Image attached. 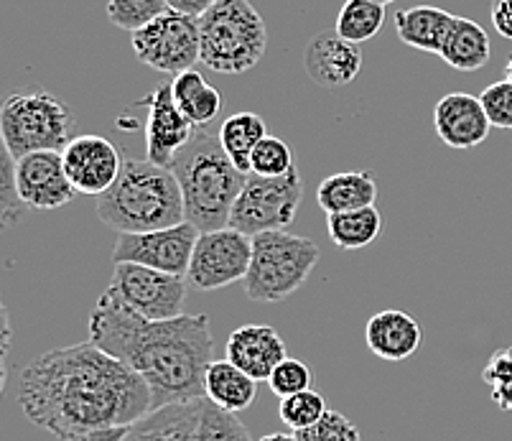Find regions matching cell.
Returning <instances> with one entry per match:
<instances>
[{"instance_id": "6da1fadb", "label": "cell", "mask_w": 512, "mask_h": 441, "mask_svg": "<svg viewBox=\"0 0 512 441\" xmlns=\"http://www.w3.org/2000/svg\"><path fill=\"white\" fill-rule=\"evenodd\" d=\"M26 419L59 441H87L153 411L146 380L90 340L44 352L18 375Z\"/></svg>"}, {"instance_id": "7a4b0ae2", "label": "cell", "mask_w": 512, "mask_h": 441, "mask_svg": "<svg viewBox=\"0 0 512 441\" xmlns=\"http://www.w3.org/2000/svg\"><path fill=\"white\" fill-rule=\"evenodd\" d=\"M90 342L118 357L151 388L153 411L204 398V375L214 360L207 314L151 322L120 301L110 286L90 314Z\"/></svg>"}, {"instance_id": "3957f363", "label": "cell", "mask_w": 512, "mask_h": 441, "mask_svg": "<svg viewBox=\"0 0 512 441\" xmlns=\"http://www.w3.org/2000/svg\"><path fill=\"white\" fill-rule=\"evenodd\" d=\"M97 217L118 235H141L186 222L174 169L148 159H125L118 181L97 197Z\"/></svg>"}, {"instance_id": "277c9868", "label": "cell", "mask_w": 512, "mask_h": 441, "mask_svg": "<svg viewBox=\"0 0 512 441\" xmlns=\"http://www.w3.org/2000/svg\"><path fill=\"white\" fill-rule=\"evenodd\" d=\"M171 169L184 194L186 222H192L199 232L230 227L232 207L248 181V174L232 164L217 133L197 128Z\"/></svg>"}, {"instance_id": "5b68a950", "label": "cell", "mask_w": 512, "mask_h": 441, "mask_svg": "<svg viewBox=\"0 0 512 441\" xmlns=\"http://www.w3.org/2000/svg\"><path fill=\"white\" fill-rule=\"evenodd\" d=\"M204 67L220 74H245L263 59L268 29L250 0H217L199 16Z\"/></svg>"}, {"instance_id": "8992f818", "label": "cell", "mask_w": 512, "mask_h": 441, "mask_svg": "<svg viewBox=\"0 0 512 441\" xmlns=\"http://www.w3.org/2000/svg\"><path fill=\"white\" fill-rule=\"evenodd\" d=\"M319 245L288 230L263 232L253 238V261L245 276V296L258 304L288 299L309 281L319 263Z\"/></svg>"}, {"instance_id": "52a82bcc", "label": "cell", "mask_w": 512, "mask_h": 441, "mask_svg": "<svg viewBox=\"0 0 512 441\" xmlns=\"http://www.w3.org/2000/svg\"><path fill=\"white\" fill-rule=\"evenodd\" d=\"M74 113L44 90L13 92L0 110V136L13 159L34 151H64L72 141Z\"/></svg>"}, {"instance_id": "ba28073f", "label": "cell", "mask_w": 512, "mask_h": 441, "mask_svg": "<svg viewBox=\"0 0 512 441\" xmlns=\"http://www.w3.org/2000/svg\"><path fill=\"white\" fill-rule=\"evenodd\" d=\"M301 197H304V181H301L299 169L278 179L248 174V181L232 207L230 227L248 238L263 235V232L288 230L296 220Z\"/></svg>"}, {"instance_id": "9c48e42d", "label": "cell", "mask_w": 512, "mask_h": 441, "mask_svg": "<svg viewBox=\"0 0 512 441\" xmlns=\"http://www.w3.org/2000/svg\"><path fill=\"white\" fill-rule=\"evenodd\" d=\"M136 59L161 74H181L202 62V36L199 18L179 11H166L164 16L136 31L133 39Z\"/></svg>"}, {"instance_id": "30bf717a", "label": "cell", "mask_w": 512, "mask_h": 441, "mask_svg": "<svg viewBox=\"0 0 512 441\" xmlns=\"http://www.w3.org/2000/svg\"><path fill=\"white\" fill-rule=\"evenodd\" d=\"M186 286L189 281L184 276L138 266V263H115L113 281H110V289L120 296V301L151 322H164L184 314Z\"/></svg>"}, {"instance_id": "8fae6325", "label": "cell", "mask_w": 512, "mask_h": 441, "mask_svg": "<svg viewBox=\"0 0 512 441\" xmlns=\"http://www.w3.org/2000/svg\"><path fill=\"white\" fill-rule=\"evenodd\" d=\"M253 261V238L242 235L235 227L202 232L186 273L189 286L197 291H217L245 281Z\"/></svg>"}, {"instance_id": "7c38bea8", "label": "cell", "mask_w": 512, "mask_h": 441, "mask_svg": "<svg viewBox=\"0 0 512 441\" xmlns=\"http://www.w3.org/2000/svg\"><path fill=\"white\" fill-rule=\"evenodd\" d=\"M199 235L202 232L192 222H181L166 230L141 232V235H120L113 248V261L138 263V266L186 278Z\"/></svg>"}, {"instance_id": "4fadbf2b", "label": "cell", "mask_w": 512, "mask_h": 441, "mask_svg": "<svg viewBox=\"0 0 512 441\" xmlns=\"http://www.w3.org/2000/svg\"><path fill=\"white\" fill-rule=\"evenodd\" d=\"M138 105L148 110L146 115V159L158 166H174L176 156L189 146L197 133V125L186 118L174 102L169 82L153 87L151 95Z\"/></svg>"}, {"instance_id": "5bb4252c", "label": "cell", "mask_w": 512, "mask_h": 441, "mask_svg": "<svg viewBox=\"0 0 512 441\" xmlns=\"http://www.w3.org/2000/svg\"><path fill=\"white\" fill-rule=\"evenodd\" d=\"M62 159L72 187L87 197H102L118 181L125 164L123 151L105 136L72 138Z\"/></svg>"}, {"instance_id": "9a60e30c", "label": "cell", "mask_w": 512, "mask_h": 441, "mask_svg": "<svg viewBox=\"0 0 512 441\" xmlns=\"http://www.w3.org/2000/svg\"><path fill=\"white\" fill-rule=\"evenodd\" d=\"M16 189L29 210H59L77 197L62 151H34L16 159Z\"/></svg>"}, {"instance_id": "2e32d148", "label": "cell", "mask_w": 512, "mask_h": 441, "mask_svg": "<svg viewBox=\"0 0 512 441\" xmlns=\"http://www.w3.org/2000/svg\"><path fill=\"white\" fill-rule=\"evenodd\" d=\"M207 398L156 408L141 421L118 429L95 431L87 441H197Z\"/></svg>"}, {"instance_id": "e0dca14e", "label": "cell", "mask_w": 512, "mask_h": 441, "mask_svg": "<svg viewBox=\"0 0 512 441\" xmlns=\"http://www.w3.org/2000/svg\"><path fill=\"white\" fill-rule=\"evenodd\" d=\"M304 67L311 82L324 90L347 87L362 69V49L337 31H319L304 49Z\"/></svg>"}, {"instance_id": "ac0fdd59", "label": "cell", "mask_w": 512, "mask_h": 441, "mask_svg": "<svg viewBox=\"0 0 512 441\" xmlns=\"http://www.w3.org/2000/svg\"><path fill=\"white\" fill-rule=\"evenodd\" d=\"M434 128L441 143L456 151H469L490 136V118L484 113L479 95L449 92L434 108Z\"/></svg>"}, {"instance_id": "d6986e66", "label": "cell", "mask_w": 512, "mask_h": 441, "mask_svg": "<svg viewBox=\"0 0 512 441\" xmlns=\"http://www.w3.org/2000/svg\"><path fill=\"white\" fill-rule=\"evenodd\" d=\"M227 360L258 383H268L273 370L286 360V342L268 324L237 327L227 340Z\"/></svg>"}, {"instance_id": "ffe728a7", "label": "cell", "mask_w": 512, "mask_h": 441, "mask_svg": "<svg viewBox=\"0 0 512 441\" xmlns=\"http://www.w3.org/2000/svg\"><path fill=\"white\" fill-rule=\"evenodd\" d=\"M423 332L421 324L400 309H385L377 311L367 319L365 327V342L370 352L380 360L388 362H403L413 357L421 347Z\"/></svg>"}, {"instance_id": "44dd1931", "label": "cell", "mask_w": 512, "mask_h": 441, "mask_svg": "<svg viewBox=\"0 0 512 441\" xmlns=\"http://www.w3.org/2000/svg\"><path fill=\"white\" fill-rule=\"evenodd\" d=\"M454 13L436 6H413L403 8L393 16L395 34L411 49L423 54H441L444 41L454 26Z\"/></svg>"}, {"instance_id": "7402d4cb", "label": "cell", "mask_w": 512, "mask_h": 441, "mask_svg": "<svg viewBox=\"0 0 512 441\" xmlns=\"http://www.w3.org/2000/svg\"><path fill=\"white\" fill-rule=\"evenodd\" d=\"M377 199V181L372 171H339L327 176L316 189V202L327 215H342L372 207Z\"/></svg>"}, {"instance_id": "603a6c76", "label": "cell", "mask_w": 512, "mask_h": 441, "mask_svg": "<svg viewBox=\"0 0 512 441\" xmlns=\"http://www.w3.org/2000/svg\"><path fill=\"white\" fill-rule=\"evenodd\" d=\"M258 396V380L242 373L230 360H212L204 375V398L227 413H242Z\"/></svg>"}, {"instance_id": "cb8c5ba5", "label": "cell", "mask_w": 512, "mask_h": 441, "mask_svg": "<svg viewBox=\"0 0 512 441\" xmlns=\"http://www.w3.org/2000/svg\"><path fill=\"white\" fill-rule=\"evenodd\" d=\"M171 92H174L176 108L197 128H209V123L217 120V115L225 108L222 92L197 69L176 74L174 82H171Z\"/></svg>"}, {"instance_id": "d4e9b609", "label": "cell", "mask_w": 512, "mask_h": 441, "mask_svg": "<svg viewBox=\"0 0 512 441\" xmlns=\"http://www.w3.org/2000/svg\"><path fill=\"white\" fill-rule=\"evenodd\" d=\"M490 54V34L484 31V26L472 18L456 16L439 57L456 72H477L490 62Z\"/></svg>"}, {"instance_id": "484cf974", "label": "cell", "mask_w": 512, "mask_h": 441, "mask_svg": "<svg viewBox=\"0 0 512 441\" xmlns=\"http://www.w3.org/2000/svg\"><path fill=\"white\" fill-rule=\"evenodd\" d=\"M217 136H220L222 148L232 159V164L250 174V156L258 143L268 136V128L258 113H235L222 120Z\"/></svg>"}, {"instance_id": "4316f807", "label": "cell", "mask_w": 512, "mask_h": 441, "mask_svg": "<svg viewBox=\"0 0 512 441\" xmlns=\"http://www.w3.org/2000/svg\"><path fill=\"white\" fill-rule=\"evenodd\" d=\"M329 238L342 250H362L372 245L383 230V217L377 207H365V210L342 212V215H327Z\"/></svg>"}, {"instance_id": "83f0119b", "label": "cell", "mask_w": 512, "mask_h": 441, "mask_svg": "<svg viewBox=\"0 0 512 441\" xmlns=\"http://www.w3.org/2000/svg\"><path fill=\"white\" fill-rule=\"evenodd\" d=\"M385 23V6L377 0H344V6L339 8L337 31L342 39L352 41V44H365V41L375 39L380 34Z\"/></svg>"}, {"instance_id": "f1b7e54d", "label": "cell", "mask_w": 512, "mask_h": 441, "mask_svg": "<svg viewBox=\"0 0 512 441\" xmlns=\"http://www.w3.org/2000/svg\"><path fill=\"white\" fill-rule=\"evenodd\" d=\"M171 11L169 0H110L107 3V18L113 26L136 34V31L146 29L148 23L164 16Z\"/></svg>"}, {"instance_id": "f546056e", "label": "cell", "mask_w": 512, "mask_h": 441, "mask_svg": "<svg viewBox=\"0 0 512 441\" xmlns=\"http://www.w3.org/2000/svg\"><path fill=\"white\" fill-rule=\"evenodd\" d=\"M296 169L293 164V151L283 138L265 136L258 148L250 156V174L263 176V179H278Z\"/></svg>"}, {"instance_id": "4dcf8cb0", "label": "cell", "mask_w": 512, "mask_h": 441, "mask_svg": "<svg viewBox=\"0 0 512 441\" xmlns=\"http://www.w3.org/2000/svg\"><path fill=\"white\" fill-rule=\"evenodd\" d=\"M327 411V398L311 391V388L304 393H296V396L281 398V406H278V416H281V421L291 431L309 429L316 421L324 419Z\"/></svg>"}, {"instance_id": "1f68e13d", "label": "cell", "mask_w": 512, "mask_h": 441, "mask_svg": "<svg viewBox=\"0 0 512 441\" xmlns=\"http://www.w3.org/2000/svg\"><path fill=\"white\" fill-rule=\"evenodd\" d=\"M197 441H253L237 413H227L214 403H204L202 424H199Z\"/></svg>"}, {"instance_id": "d6a6232c", "label": "cell", "mask_w": 512, "mask_h": 441, "mask_svg": "<svg viewBox=\"0 0 512 441\" xmlns=\"http://www.w3.org/2000/svg\"><path fill=\"white\" fill-rule=\"evenodd\" d=\"M311 380H314V373H311V368L304 360L286 357V360L273 370L268 385H271V391L276 393L278 398H288V396H296V393L309 391Z\"/></svg>"}, {"instance_id": "836d02e7", "label": "cell", "mask_w": 512, "mask_h": 441, "mask_svg": "<svg viewBox=\"0 0 512 441\" xmlns=\"http://www.w3.org/2000/svg\"><path fill=\"white\" fill-rule=\"evenodd\" d=\"M299 441H362L360 429L339 411H327L324 419L304 431H293Z\"/></svg>"}, {"instance_id": "e575fe53", "label": "cell", "mask_w": 512, "mask_h": 441, "mask_svg": "<svg viewBox=\"0 0 512 441\" xmlns=\"http://www.w3.org/2000/svg\"><path fill=\"white\" fill-rule=\"evenodd\" d=\"M484 105V113L490 118L492 128H500V131H512V82L500 80L492 82L482 90L479 95Z\"/></svg>"}, {"instance_id": "d590c367", "label": "cell", "mask_w": 512, "mask_h": 441, "mask_svg": "<svg viewBox=\"0 0 512 441\" xmlns=\"http://www.w3.org/2000/svg\"><path fill=\"white\" fill-rule=\"evenodd\" d=\"M0 181H3V197H0V204H3V225L11 227L23 215L26 204L18 197L16 159L8 151H3V176H0Z\"/></svg>"}, {"instance_id": "8d00e7d4", "label": "cell", "mask_w": 512, "mask_h": 441, "mask_svg": "<svg viewBox=\"0 0 512 441\" xmlns=\"http://www.w3.org/2000/svg\"><path fill=\"white\" fill-rule=\"evenodd\" d=\"M510 378H512V345L500 347V350L490 357V362H487L482 370V380L490 385V388L497 383H505V380H510Z\"/></svg>"}, {"instance_id": "74e56055", "label": "cell", "mask_w": 512, "mask_h": 441, "mask_svg": "<svg viewBox=\"0 0 512 441\" xmlns=\"http://www.w3.org/2000/svg\"><path fill=\"white\" fill-rule=\"evenodd\" d=\"M490 18L497 34L512 41V0H492Z\"/></svg>"}, {"instance_id": "f35d334b", "label": "cell", "mask_w": 512, "mask_h": 441, "mask_svg": "<svg viewBox=\"0 0 512 441\" xmlns=\"http://www.w3.org/2000/svg\"><path fill=\"white\" fill-rule=\"evenodd\" d=\"M214 3H217V0H169L171 11L186 13V16H194V18L202 16L204 11H209Z\"/></svg>"}, {"instance_id": "ab89813d", "label": "cell", "mask_w": 512, "mask_h": 441, "mask_svg": "<svg viewBox=\"0 0 512 441\" xmlns=\"http://www.w3.org/2000/svg\"><path fill=\"white\" fill-rule=\"evenodd\" d=\"M490 396L500 411H512V378L505 380V383L492 385Z\"/></svg>"}, {"instance_id": "60d3db41", "label": "cell", "mask_w": 512, "mask_h": 441, "mask_svg": "<svg viewBox=\"0 0 512 441\" xmlns=\"http://www.w3.org/2000/svg\"><path fill=\"white\" fill-rule=\"evenodd\" d=\"M258 441H299V436L286 434V431H276V434H265L263 439H258Z\"/></svg>"}, {"instance_id": "b9f144b4", "label": "cell", "mask_w": 512, "mask_h": 441, "mask_svg": "<svg viewBox=\"0 0 512 441\" xmlns=\"http://www.w3.org/2000/svg\"><path fill=\"white\" fill-rule=\"evenodd\" d=\"M505 80L512 82V57L507 59V64H505Z\"/></svg>"}, {"instance_id": "7bdbcfd3", "label": "cell", "mask_w": 512, "mask_h": 441, "mask_svg": "<svg viewBox=\"0 0 512 441\" xmlns=\"http://www.w3.org/2000/svg\"><path fill=\"white\" fill-rule=\"evenodd\" d=\"M377 3H383V6H388V3H395V0H377Z\"/></svg>"}]
</instances>
